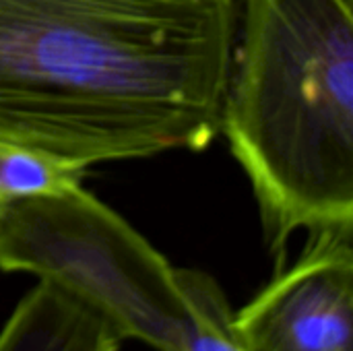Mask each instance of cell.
Masks as SVG:
<instances>
[{
    "mask_svg": "<svg viewBox=\"0 0 353 351\" xmlns=\"http://www.w3.org/2000/svg\"><path fill=\"white\" fill-rule=\"evenodd\" d=\"M238 0H0V143L91 168L221 130Z\"/></svg>",
    "mask_w": 353,
    "mask_h": 351,
    "instance_id": "cell-1",
    "label": "cell"
},
{
    "mask_svg": "<svg viewBox=\"0 0 353 351\" xmlns=\"http://www.w3.org/2000/svg\"><path fill=\"white\" fill-rule=\"evenodd\" d=\"M273 250L353 230V14L347 0H242L221 130Z\"/></svg>",
    "mask_w": 353,
    "mask_h": 351,
    "instance_id": "cell-2",
    "label": "cell"
},
{
    "mask_svg": "<svg viewBox=\"0 0 353 351\" xmlns=\"http://www.w3.org/2000/svg\"><path fill=\"white\" fill-rule=\"evenodd\" d=\"M0 269L72 292L126 341L157 351H238L221 288L201 271L172 267L83 186L2 201Z\"/></svg>",
    "mask_w": 353,
    "mask_h": 351,
    "instance_id": "cell-3",
    "label": "cell"
},
{
    "mask_svg": "<svg viewBox=\"0 0 353 351\" xmlns=\"http://www.w3.org/2000/svg\"><path fill=\"white\" fill-rule=\"evenodd\" d=\"M310 236L292 267L232 312L238 351H353V230Z\"/></svg>",
    "mask_w": 353,
    "mask_h": 351,
    "instance_id": "cell-4",
    "label": "cell"
},
{
    "mask_svg": "<svg viewBox=\"0 0 353 351\" xmlns=\"http://www.w3.org/2000/svg\"><path fill=\"white\" fill-rule=\"evenodd\" d=\"M124 341L97 308L46 279L0 329V351H120Z\"/></svg>",
    "mask_w": 353,
    "mask_h": 351,
    "instance_id": "cell-5",
    "label": "cell"
},
{
    "mask_svg": "<svg viewBox=\"0 0 353 351\" xmlns=\"http://www.w3.org/2000/svg\"><path fill=\"white\" fill-rule=\"evenodd\" d=\"M87 168L83 166L27 147L0 143V203L81 186Z\"/></svg>",
    "mask_w": 353,
    "mask_h": 351,
    "instance_id": "cell-6",
    "label": "cell"
},
{
    "mask_svg": "<svg viewBox=\"0 0 353 351\" xmlns=\"http://www.w3.org/2000/svg\"><path fill=\"white\" fill-rule=\"evenodd\" d=\"M347 2H352V4H353V0H347Z\"/></svg>",
    "mask_w": 353,
    "mask_h": 351,
    "instance_id": "cell-7",
    "label": "cell"
}]
</instances>
